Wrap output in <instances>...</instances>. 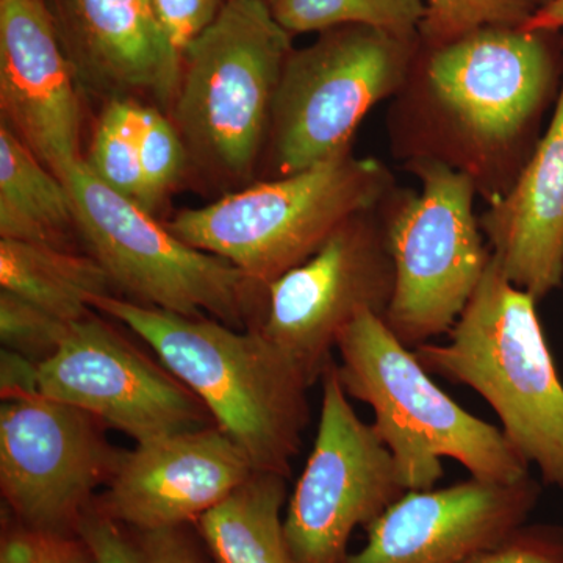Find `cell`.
Here are the masks:
<instances>
[{
    "label": "cell",
    "instance_id": "6da1fadb",
    "mask_svg": "<svg viewBox=\"0 0 563 563\" xmlns=\"http://www.w3.org/2000/svg\"><path fill=\"white\" fill-rule=\"evenodd\" d=\"M95 310L128 325L203 402L257 472L290 477L310 420L309 383L261 331L102 296Z\"/></svg>",
    "mask_w": 563,
    "mask_h": 563
},
{
    "label": "cell",
    "instance_id": "7a4b0ae2",
    "mask_svg": "<svg viewBox=\"0 0 563 563\" xmlns=\"http://www.w3.org/2000/svg\"><path fill=\"white\" fill-rule=\"evenodd\" d=\"M413 352L432 376L483 396L515 451L563 490V383L533 296L490 258L446 342Z\"/></svg>",
    "mask_w": 563,
    "mask_h": 563
},
{
    "label": "cell",
    "instance_id": "3957f363",
    "mask_svg": "<svg viewBox=\"0 0 563 563\" xmlns=\"http://www.w3.org/2000/svg\"><path fill=\"white\" fill-rule=\"evenodd\" d=\"M336 351L340 383L350 398L372 407L374 429L407 492L437 487L443 459L493 483H515L531 474V465L501 429L474 417L433 383L413 350L379 314H358L340 333Z\"/></svg>",
    "mask_w": 563,
    "mask_h": 563
},
{
    "label": "cell",
    "instance_id": "277c9868",
    "mask_svg": "<svg viewBox=\"0 0 563 563\" xmlns=\"http://www.w3.org/2000/svg\"><path fill=\"white\" fill-rule=\"evenodd\" d=\"M393 190L384 163L350 151L201 209L181 210L168 228L185 243L231 262L266 290L312 257L344 222L377 209Z\"/></svg>",
    "mask_w": 563,
    "mask_h": 563
},
{
    "label": "cell",
    "instance_id": "5b68a950",
    "mask_svg": "<svg viewBox=\"0 0 563 563\" xmlns=\"http://www.w3.org/2000/svg\"><path fill=\"white\" fill-rule=\"evenodd\" d=\"M420 190H393L380 206L395 272L390 331L410 350L448 335L479 287L492 252L474 213L477 185L439 155L413 158Z\"/></svg>",
    "mask_w": 563,
    "mask_h": 563
},
{
    "label": "cell",
    "instance_id": "8992f818",
    "mask_svg": "<svg viewBox=\"0 0 563 563\" xmlns=\"http://www.w3.org/2000/svg\"><path fill=\"white\" fill-rule=\"evenodd\" d=\"M77 231L129 301L213 320L236 329L261 328L266 290L231 262L185 243L132 199L124 198L80 161L63 180Z\"/></svg>",
    "mask_w": 563,
    "mask_h": 563
},
{
    "label": "cell",
    "instance_id": "52a82bcc",
    "mask_svg": "<svg viewBox=\"0 0 563 563\" xmlns=\"http://www.w3.org/2000/svg\"><path fill=\"white\" fill-rule=\"evenodd\" d=\"M291 51V33L269 3L225 0L213 24L181 54L174 118L196 161L225 177L252 172Z\"/></svg>",
    "mask_w": 563,
    "mask_h": 563
},
{
    "label": "cell",
    "instance_id": "ba28073f",
    "mask_svg": "<svg viewBox=\"0 0 563 563\" xmlns=\"http://www.w3.org/2000/svg\"><path fill=\"white\" fill-rule=\"evenodd\" d=\"M415 41L346 25L290 52L269 121L282 176L350 152L363 118L409 81Z\"/></svg>",
    "mask_w": 563,
    "mask_h": 563
},
{
    "label": "cell",
    "instance_id": "9c48e42d",
    "mask_svg": "<svg viewBox=\"0 0 563 563\" xmlns=\"http://www.w3.org/2000/svg\"><path fill=\"white\" fill-rule=\"evenodd\" d=\"M550 33L485 27L431 49L426 96L477 166L512 150L553 90Z\"/></svg>",
    "mask_w": 563,
    "mask_h": 563
},
{
    "label": "cell",
    "instance_id": "30bf717a",
    "mask_svg": "<svg viewBox=\"0 0 563 563\" xmlns=\"http://www.w3.org/2000/svg\"><path fill=\"white\" fill-rule=\"evenodd\" d=\"M321 383L312 453L285 514V536L296 563H343L352 532L372 526L407 492L373 422L355 413L335 362Z\"/></svg>",
    "mask_w": 563,
    "mask_h": 563
},
{
    "label": "cell",
    "instance_id": "8fae6325",
    "mask_svg": "<svg viewBox=\"0 0 563 563\" xmlns=\"http://www.w3.org/2000/svg\"><path fill=\"white\" fill-rule=\"evenodd\" d=\"M124 454L106 439L102 422L77 407L41 393L2 401L0 492L21 525L77 532Z\"/></svg>",
    "mask_w": 563,
    "mask_h": 563
},
{
    "label": "cell",
    "instance_id": "7c38bea8",
    "mask_svg": "<svg viewBox=\"0 0 563 563\" xmlns=\"http://www.w3.org/2000/svg\"><path fill=\"white\" fill-rule=\"evenodd\" d=\"M380 206L344 222L312 257L266 288L261 331L312 385L333 362L340 333L362 312L384 318L390 306L395 272Z\"/></svg>",
    "mask_w": 563,
    "mask_h": 563
},
{
    "label": "cell",
    "instance_id": "4fadbf2b",
    "mask_svg": "<svg viewBox=\"0 0 563 563\" xmlns=\"http://www.w3.org/2000/svg\"><path fill=\"white\" fill-rule=\"evenodd\" d=\"M38 377L41 395L92 415L136 443L214 424L179 377L92 312L70 324Z\"/></svg>",
    "mask_w": 563,
    "mask_h": 563
},
{
    "label": "cell",
    "instance_id": "5bb4252c",
    "mask_svg": "<svg viewBox=\"0 0 563 563\" xmlns=\"http://www.w3.org/2000/svg\"><path fill=\"white\" fill-rule=\"evenodd\" d=\"M542 495L529 474L515 483L470 479L404 493L343 563H465L528 523Z\"/></svg>",
    "mask_w": 563,
    "mask_h": 563
},
{
    "label": "cell",
    "instance_id": "9a60e30c",
    "mask_svg": "<svg viewBox=\"0 0 563 563\" xmlns=\"http://www.w3.org/2000/svg\"><path fill=\"white\" fill-rule=\"evenodd\" d=\"M254 466L217 424L136 443L91 510L135 532L198 521L243 484Z\"/></svg>",
    "mask_w": 563,
    "mask_h": 563
},
{
    "label": "cell",
    "instance_id": "2e32d148",
    "mask_svg": "<svg viewBox=\"0 0 563 563\" xmlns=\"http://www.w3.org/2000/svg\"><path fill=\"white\" fill-rule=\"evenodd\" d=\"M2 121L62 180L81 161L74 65L44 0H0Z\"/></svg>",
    "mask_w": 563,
    "mask_h": 563
},
{
    "label": "cell",
    "instance_id": "e0dca14e",
    "mask_svg": "<svg viewBox=\"0 0 563 563\" xmlns=\"http://www.w3.org/2000/svg\"><path fill=\"white\" fill-rule=\"evenodd\" d=\"M479 221L493 261L515 287L537 302L563 287V84L543 139Z\"/></svg>",
    "mask_w": 563,
    "mask_h": 563
},
{
    "label": "cell",
    "instance_id": "ac0fdd59",
    "mask_svg": "<svg viewBox=\"0 0 563 563\" xmlns=\"http://www.w3.org/2000/svg\"><path fill=\"white\" fill-rule=\"evenodd\" d=\"M66 54L96 84L174 102L181 54L165 35L151 0H52Z\"/></svg>",
    "mask_w": 563,
    "mask_h": 563
},
{
    "label": "cell",
    "instance_id": "d6986e66",
    "mask_svg": "<svg viewBox=\"0 0 563 563\" xmlns=\"http://www.w3.org/2000/svg\"><path fill=\"white\" fill-rule=\"evenodd\" d=\"M0 287L70 324L90 314L114 285L92 255L0 239Z\"/></svg>",
    "mask_w": 563,
    "mask_h": 563
},
{
    "label": "cell",
    "instance_id": "ffe728a7",
    "mask_svg": "<svg viewBox=\"0 0 563 563\" xmlns=\"http://www.w3.org/2000/svg\"><path fill=\"white\" fill-rule=\"evenodd\" d=\"M288 477L254 473L199 517V533L214 563H296L285 518Z\"/></svg>",
    "mask_w": 563,
    "mask_h": 563
},
{
    "label": "cell",
    "instance_id": "44dd1931",
    "mask_svg": "<svg viewBox=\"0 0 563 563\" xmlns=\"http://www.w3.org/2000/svg\"><path fill=\"white\" fill-rule=\"evenodd\" d=\"M76 211L69 188L5 122L0 125V239L66 247Z\"/></svg>",
    "mask_w": 563,
    "mask_h": 563
},
{
    "label": "cell",
    "instance_id": "7402d4cb",
    "mask_svg": "<svg viewBox=\"0 0 563 563\" xmlns=\"http://www.w3.org/2000/svg\"><path fill=\"white\" fill-rule=\"evenodd\" d=\"M269 7L291 35L363 25L417 40L426 13L422 0H273Z\"/></svg>",
    "mask_w": 563,
    "mask_h": 563
},
{
    "label": "cell",
    "instance_id": "603a6c76",
    "mask_svg": "<svg viewBox=\"0 0 563 563\" xmlns=\"http://www.w3.org/2000/svg\"><path fill=\"white\" fill-rule=\"evenodd\" d=\"M141 107L114 99L103 110L87 163L96 176L141 206L143 173L140 157Z\"/></svg>",
    "mask_w": 563,
    "mask_h": 563
},
{
    "label": "cell",
    "instance_id": "cb8c5ba5",
    "mask_svg": "<svg viewBox=\"0 0 563 563\" xmlns=\"http://www.w3.org/2000/svg\"><path fill=\"white\" fill-rule=\"evenodd\" d=\"M420 38L431 49L485 27H523L539 0H422Z\"/></svg>",
    "mask_w": 563,
    "mask_h": 563
},
{
    "label": "cell",
    "instance_id": "d4e9b609",
    "mask_svg": "<svg viewBox=\"0 0 563 563\" xmlns=\"http://www.w3.org/2000/svg\"><path fill=\"white\" fill-rule=\"evenodd\" d=\"M140 157L143 173L141 207L152 211L179 180L187 161V146L176 125L152 107H141Z\"/></svg>",
    "mask_w": 563,
    "mask_h": 563
},
{
    "label": "cell",
    "instance_id": "484cf974",
    "mask_svg": "<svg viewBox=\"0 0 563 563\" xmlns=\"http://www.w3.org/2000/svg\"><path fill=\"white\" fill-rule=\"evenodd\" d=\"M70 324L20 296L0 290L2 346L24 355L36 365L57 354L68 335Z\"/></svg>",
    "mask_w": 563,
    "mask_h": 563
},
{
    "label": "cell",
    "instance_id": "4316f807",
    "mask_svg": "<svg viewBox=\"0 0 563 563\" xmlns=\"http://www.w3.org/2000/svg\"><path fill=\"white\" fill-rule=\"evenodd\" d=\"M0 563H96V558L79 532L41 531L7 515Z\"/></svg>",
    "mask_w": 563,
    "mask_h": 563
},
{
    "label": "cell",
    "instance_id": "83f0119b",
    "mask_svg": "<svg viewBox=\"0 0 563 563\" xmlns=\"http://www.w3.org/2000/svg\"><path fill=\"white\" fill-rule=\"evenodd\" d=\"M465 563H563V526L526 523Z\"/></svg>",
    "mask_w": 563,
    "mask_h": 563
},
{
    "label": "cell",
    "instance_id": "f1b7e54d",
    "mask_svg": "<svg viewBox=\"0 0 563 563\" xmlns=\"http://www.w3.org/2000/svg\"><path fill=\"white\" fill-rule=\"evenodd\" d=\"M158 24L174 47L185 49L213 24L224 5L221 0H151Z\"/></svg>",
    "mask_w": 563,
    "mask_h": 563
},
{
    "label": "cell",
    "instance_id": "f546056e",
    "mask_svg": "<svg viewBox=\"0 0 563 563\" xmlns=\"http://www.w3.org/2000/svg\"><path fill=\"white\" fill-rule=\"evenodd\" d=\"M77 532L90 544L96 563H150L135 531L95 510H88Z\"/></svg>",
    "mask_w": 563,
    "mask_h": 563
},
{
    "label": "cell",
    "instance_id": "4dcf8cb0",
    "mask_svg": "<svg viewBox=\"0 0 563 563\" xmlns=\"http://www.w3.org/2000/svg\"><path fill=\"white\" fill-rule=\"evenodd\" d=\"M150 563H207L206 555L181 528L136 532Z\"/></svg>",
    "mask_w": 563,
    "mask_h": 563
},
{
    "label": "cell",
    "instance_id": "1f68e13d",
    "mask_svg": "<svg viewBox=\"0 0 563 563\" xmlns=\"http://www.w3.org/2000/svg\"><path fill=\"white\" fill-rule=\"evenodd\" d=\"M40 365L18 352L2 347L0 352V398L2 401L25 398L40 393Z\"/></svg>",
    "mask_w": 563,
    "mask_h": 563
},
{
    "label": "cell",
    "instance_id": "d6a6232c",
    "mask_svg": "<svg viewBox=\"0 0 563 563\" xmlns=\"http://www.w3.org/2000/svg\"><path fill=\"white\" fill-rule=\"evenodd\" d=\"M523 31L554 33L563 29V0H548L523 25Z\"/></svg>",
    "mask_w": 563,
    "mask_h": 563
},
{
    "label": "cell",
    "instance_id": "836d02e7",
    "mask_svg": "<svg viewBox=\"0 0 563 563\" xmlns=\"http://www.w3.org/2000/svg\"><path fill=\"white\" fill-rule=\"evenodd\" d=\"M540 5H543L544 2H548V0H539Z\"/></svg>",
    "mask_w": 563,
    "mask_h": 563
},
{
    "label": "cell",
    "instance_id": "e575fe53",
    "mask_svg": "<svg viewBox=\"0 0 563 563\" xmlns=\"http://www.w3.org/2000/svg\"><path fill=\"white\" fill-rule=\"evenodd\" d=\"M263 2L272 3V2H273V0H263Z\"/></svg>",
    "mask_w": 563,
    "mask_h": 563
}]
</instances>
